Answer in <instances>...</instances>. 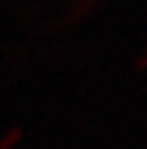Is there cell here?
Wrapping results in <instances>:
<instances>
[{
    "instance_id": "1",
    "label": "cell",
    "mask_w": 147,
    "mask_h": 149,
    "mask_svg": "<svg viewBox=\"0 0 147 149\" xmlns=\"http://www.w3.org/2000/svg\"><path fill=\"white\" fill-rule=\"evenodd\" d=\"M99 5V0H72V7H70V22L75 24L80 19H85V17L94 10Z\"/></svg>"
},
{
    "instance_id": "2",
    "label": "cell",
    "mask_w": 147,
    "mask_h": 149,
    "mask_svg": "<svg viewBox=\"0 0 147 149\" xmlns=\"http://www.w3.org/2000/svg\"><path fill=\"white\" fill-rule=\"evenodd\" d=\"M22 137H24L22 127H12V130H7V132L0 137V149H15L17 144L22 142Z\"/></svg>"
},
{
    "instance_id": "3",
    "label": "cell",
    "mask_w": 147,
    "mask_h": 149,
    "mask_svg": "<svg viewBox=\"0 0 147 149\" xmlns=\"http://www.w3.org/2000/svg\"><path fill=\"white\" fill-rule=\"evenodd\" d=\"M135 72H147V51L135 58Z\"/></svg>"
}]
</instances>
